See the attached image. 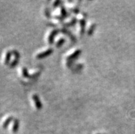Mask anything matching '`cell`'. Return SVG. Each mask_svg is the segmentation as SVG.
<instances>
[{"mask_svg":"<svg viewBox=\"0 0 135 134\" xmlns=\"http://www.w3.org/2000/svg\"><path fill=\"white\" fill-rule=\"evenodd\" d=\"M13 54L14 55V56H15V59H14V60L13 61L12 63H11L10 64V67L11 68H13V67H14L15 66L17 65L18 64V62H19V59L20 58V55H19V53H18V51H16V50H14V51H13Z\"/></svg>","mask_w":135,"mask_h":134,"instance_id":"1","label":"cell"},{"mask_svg":"<svg viewBox=\"0 0 135 134\" xmlns=\"http://www.w3.org/2000/svg\"><path fill=\"white\" fill-rule=\"evenodd\" d=\"M52 52H53V50H52V49H49L45 51L44 52H41L37 55V58H45L51 54Z\"/></svg>","mask_w":135,"mask_h":134,"instance_id":"2","label":"cell"},{"mask_svg":"<svg viewBox=\"0 0 135 134\" xmlns=\"http://www.w3.org/2000/svg\"><path fill=\"white\" fill-rule=\"evenodd\" d=\"M32 99L34 100L35 106L38 108V109H40V108H42V103H41V101H40L39 98V97H38L37 95L34 94V95L32 96Z\"/></svg>","mask_w":135,"mask_h":134,"instance_id":"3","label":"cell"},{"mask_svg":"<svg viewBox=\"0 0 135 134\" xmlns=\"http://www.w3.org/2000/svg\"><path fill=\"white\" fill-rule=\"evenodd\" d=\"M19 122L17 119H14V123L13 126V132L17 133L18 129H19Z\"/></svg>","mask_w":135,"mask_h":134,"instance_id":"4","label":"cell"},{"mask_svg":"<svg viewBox=\"0 0 135 134\" xmlns=\"http://www.w3.org/2000/svg\"><path fill=\"white\" fill-rule=\"evenodd\" d=\"M13 120V116H10L6 119V120L4 121V122L3 123V125H2V127L4 128V129H6L8 127L9 124L10 123L11 121Z\"/></svg>","mask_w":135,"mask_h":134,"instance_id":"5","label":"cell"},{"mask_svg":"<svg viewBox=\"0 0 135 134\" xmlns=\"http://www.w3.org/2000/svg\"><path fill=\"white\" fill-rule=\"evenodd\" d=\"M11 55H12V53L11 51H7L6 53V58H5V61H4V64H8V63L10 62V58H11Z\"/></svg>","mask_w":135,"mask_h":134,"instance_id":"6","label":"cell"},{"mask_svg":"<svg viewBox=\"0 0 135 134\" xmlns=\"http://www.w3.org/2000/svg\"><path fill=\"white\" fill-rule=\"evenodd\" d=\"M22 72H23V75L25 77H28L29 75L26 68H23V71H22Z\"/></svg>","mask_w":135,"mask_h":134,"instance_id":"7","label":"cell"},{"mask_svg":"<svg viewBox=\"0 0 135 134\" xmlns=\"http://www.w3.org/2000/svg\"><path fill=\"white\" fill-rule=\"evenodd\" d=\"M56 34L55 32H52L51 34V35L49 36V42H53V37H54V35Z\"/></svg>","mask_w":135,"mask_h":134,"instance_id":"8","label":"cell"},{"mask_svg":"<svg viewBox=\"0 0 135 134\" xmlns=\"http://www.w3.org/2000/svg\"><path fill=\"white\" fill-rule=\"evenodd\" d=\"M64 42V39H61V40L58 41V42H57V44H56V47L61 46V45L62 44V43H63Z\"/></svg>","mask_w":135,"mask_h":134,"instance_id":"9","label":"cell"}]
</instances>
